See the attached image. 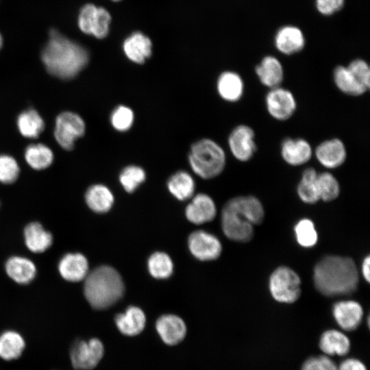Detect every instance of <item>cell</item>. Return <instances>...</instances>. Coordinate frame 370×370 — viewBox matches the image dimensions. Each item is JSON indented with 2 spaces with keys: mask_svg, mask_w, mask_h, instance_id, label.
Instances as JSON below:
<instances>
[{
  "mask_svg": "<svg viewBox=\"0 0 370 370\" xmlns=\"http://www.w3.org/2000/svg\"><path fill=\"white\" fill-rule=\"evenodd\" d=\"M347 66L358 84L367 92L370 88V69L369 64L362 59H356L352 60Z\"/></svg>",
  "mask_w": 370,
  "mask_h": 370,
  "instance_id": "obj_41",
  "label": "cell"
},
{
  "mask_svg": "<svg viewBox=\"0 0 370 370\" xmlns=\"http://www.w3.org/2000/svg\"><path fill=\"white\" fill-rule=\"evenodd\" d=\"M333 79L336 88L347 95L358 97L366 93L347 66L341 65L336 66L334 70Z\"/></svg>",
  "mask_w": 370,
  "mask_h": 370,
  "instance_id": "obj_34",
  "label": "cell"
},
{
  "mask_svg": "<svg viewBox=\"0 0 370 370\" xmlns=\"http://www.w3.org/2000/svg\"><path fill=\"white\" fill-rule=\"evenodd\" d=\"M156 331L162 341L166 345H175L184 340L186 334L184 321L175 314H164L156 323Z\"/></svg>",
  "mask_w": 370,
  "mask_h": 370,
  "instance_id": "obj_18",
  "label": "cell"
},
{
  "mask_svg": "<svg viewBox=\"0 0 370 370\" xmlns=\"http://www.w3.org/2000/svg\"><path fill=\"white\" fill-rule=\"evenodd\" d=\"M16 127L19 133L27 138H38L45 130L42 116L32 108L22 111L17 116Z\"/></svg>",
  "mask_w": 370,
  "mask_h": 370,
  "instance_id": "obj_29",
  "label": "cell"
},
{
  "mask_svg": "<svg viewBox=\"0 0 370 370\" xmlns=\"http://www.w3.org/2000/svg\"><path fill=\"white\" fill-rule=\"evenodd\" d=\"M112 1H119L121 0H112Z\"/></svg>",
  "mask_w": 370,
  "mask_h": 370,
  "instance_id": "obj_47",
  "label": "cell"
},
{
  "mask_svg": "<svg viewBox=\"0 0 370 370\" xmlns=\"http://www.w3.org/2000/svg\"><path fill=\"white\" fill-rule=\"evenodd\" d=\"M332 314L338 326L345 331H353L360 324L363 317L362 306L354 300L336 302Z\"/></svg>",
  "mask_w": 370,
  "mask_h": 370,
  "instance_id": "obj_15",
  "label": "cell"
},
{
  "mask_svg": "<svg viewBox=\"0 0 370 370\" xmlns=\"http://www.w3.org/2000/svg\"><path fill=\"white\" fill-rule=\"evenodd\" d=\"M361 273L364 279L369 282L370 281V256H366L362 262Z\"/></svg>",
  "mask_w": 370,
  "mask_h": 370,
  "instance_id": "obj_45",
  "label": "cell"
},
{
  "mask_svg": "<svg viewBox=\"0 0 370 370\" xmlns=\"http://www.w3.org/2000/svg\"><path fill=\"white\" fill-rule=\"evenodd\" d=\"M84 281V297L96 310L111 307L124 294L125 286L121 275L108 265H101L89 271Z\"/></svg>",
  "mask_w": 370,
  "mask_h": 370,
  "instance_id": "obj_3",
  "label": "cell"
},
{
  "mask_svg": "<svg viewBox=\"0 0 370 370\" xmlns=\"http://www.w3.org/2000/svg\"><path fill=\"white\" fill-rule=\"evenodd\" d=\"M338 370H367V368L359 359L349 358L343 360L338 365Z\"/></svg>",
  "mask_w": 370,
  "mask_h": 370,
  "instance_id": "obj_44",
  "label": "cell"
},
{
  "mask_svg": "<svg viewBox=\"0 0 370 370\" xmlns=\"http://www.w3.org/2000/svg\"><path fill=\"white\" fill-rule=\"evenodd\" d=\"M255 71L260 82L269 88L280 86L284 78L281 62L271 56L264 57L256 66Z\"/></svg>",
  "mask_w": 370,
  "mask_h": 370,
  "instance_id": "obj_25",
  "label": "cell"
},
{
  "mask_svg": "<svg viewBox=\"0 0 370 370\" xmlns=\"http://www.w3.org/2000/svg\"><path fill=\"white\" fill-rule=\"evenodd\" d=\"M313 280L317 290L325 296L349 295L358 288V271L349 257L326 256L316 264Z\"/></svg>",
  "mask_w": 370,
  "mask_h": 370,
  "instance_id": "obj_2",
  "label": "cell"
},
{
  "mask_svg": "<svg viewBox=\"0 0 370 370\" xmlns=\"http://www.w3.org/2000/svg\"><path fill=\"white\" fill-rule=\"evenodd\" d=\"M3 45V38L1 34L0 33V49L2 48Z\"/></svg>",
  "mask_w": 370,
  "mask_h": 370,
  "instance_id": "obj_46",
  "label": "cell"
},
{
  "mask_svg": "<svg viewBox=\"0 0 370 370\" xmlns=\"http://www.w3.org/2000/svg\"><path fill=\"white\" fill-rule=\"evenodd\" d=\"M319 348L328 356L347 355L351 347L350 340L343 332L331 329L325 331L319 339Z\"/></svg>",
  "mask_w": 370,
  "mask_h": 370,
  "instance_id": "obj_24",
  "label": "cell"
},
{
  "mask_svg": "<svg viewBox=\"0 0 370 370\" xmlns=\"http://www.w3.org/2000/svg\"><path fill=\"white\" fill-rule=\"evenodd\" d=\"M298 244L306 248L314 246L318 241V234L314 223L309 219H301L294 227Z\"/></svg>",
  "mask_w": 370,
  "mask_h": 370,
  "instance_id": "obj_37",
  "label": "cell"
},
{
  "mask_svg": "<svg viewBox=\"0 0 370 370\" xmlns=\"http://www.w3.org/2000/svg\"><path fill=\"white\" fill-rule=\"evenodd\" d=\"M345 0H316L318 11L323 15H331L340 10Z\"/></svg>",
  "mask_w": 370,
  "mask_h": 370,
  "instance_id": "obj_43",
  "label": "cell"
},
{
  "mask_svg": "<svg viewBox=\"0 0 370 370\" xmlns=\"http://www.w3.org/2000/svg\"><path fill=\"white\" fill-rule=\"evenodd\" d=\"M280 154L288 164L298 166L310 160L313 151L310 144L304 138H285L280 147Z\"/></svg>",
  "mask_w": 370,
  "mask_h": 370,
  "instance_id": "obj_17",
  "label": "cell"
},
{
  "mask_svg": "<svg viewBox=\"0 0 370 370\" xmlns=\"http://www.w3.org/2000/svg\"><path fill=\"white\" fill-rule=\"evenodd\" d=\"M84 199L88 207L94 212L99 214L109 211L114 203L112 193L101 184L89 186L85 193Z\"/></svg>",
  "mask_w": 370,
  "mask_h": 370,
  "instance_id": "obj_27",
  "label": "cell"
},
{
  "mask_svg": "<svg viewBox=\"0 0 370 370\" xmlns=\"http://www.w3.org/2000/svg\"><path fill=\"white\" fill-rule=\"evenodd\" d=\"M318 173L312 167L306 168L302 172L297 187V193L304 203L314 204L320 200L317 184Z\"/></svg>",
  "mask_w": 370,
  "mask_h": 370,
  "instance_id": "obj_31",
  "label": "cell"
},
{
  "mask_svg": "<svg viewBox=\"0 0 370 370\" xmlns=\"http://www.w3.org/2000/svg\"><path fill=\"white\" fill-rule=\"evenodd\" d=\"M217 89L223 100L232 103L236 102L243 97L244 82L237 73L225 71L217 79Z\"/></svg>",
  "mask_w": 370,
  "mask_h": 370,
  "instance_id": "obj_26",
  "label": "cell"
},
{
  "mask_svg": "<svg viewBox=\"0 0 370 370\" xmlns=\"http://www.w3.org/2000/svg\"><path fill=\"white\" fill-rule=\"evenodd\" d=\"M134 120V114L132 110L125 106L116 107L110 115L112 126L119 132H125L130 130Z\"/></svg>",
  "mask_w": 370,
  "mask_h": 370,
  "instance_id": "obj_40",
  "label": "cell"
},
{
  "mask_svg": "<svg viewBox=\"0 0 370 370\" xmlns=\"http://www.w3.org/2000/svg\"><path fill=\"white\" fill-rule=\"evenodd\" d=\"M86 132V124L78 114L71 111L60 113L56 118L53 135L55 140L64 150H72L77 139Z\"/></svg>",
  "mask_w": 370,
  "mask_h": 370,
  "instance_id": "obj_6",
  "label": "cell"
},
{
  "mask_svg": "<svg viewBox=\"0 0 370 370\" xmlns=\"http://www.w3.org/2000/svg\"><path fill=\"white\" fill-rule=\"evenodd\" d=\"M6 275L21 285L30 284L36 277L37 267L27 257L14 255L9 257L4 264Z\"/></svg>",
  "mask_w": 370,
  "mask_h": 370,
  "instance_id": "obj_16",
  "label": "cell"
},
{
  "mask_svg": "<svg viewBox=\"0 0 370 370\" xmlns=\"http://www.w3.org/2000/svg\"><path fill=\"white\" fill-rule=\"evenodd\" d=\"M301 370H338V365L330 356L323 355L307 359Z\"/></svg>",
  "mask_w": 370,
  "mask_h": 370,
  "instance_id": "obj_42",
  "label": "cell"
},
{
  "mask_svg": "<svg viewBox=\"0 0 370 370\" xmlns=\"http://www.w3.org/2000/svg\"><path fill=\"white\" fill-rule=\"evenodd\" d=\"M20 175V166L16 160L8 154H0V183L11 184Z\"/></svg>",
  "mask_w": 370,
  "mask_h": 370,
  "instance_id": "obj_39",
  "label": "cell"
},
{
  "mask_svg": "<svg viewBox=\"0 0 370 370\" xmlns=\"http://www.w3.org/2000/svg\"><path fill=\"white\" fill-rule=\"evenodd\" d=\"M228 146L232 156L238 161L250 160L256 151L255 132L249 125H237L230 134Z\"/></svg>",
  "mask_w": 370,
  "mask_h": 370,
  "instance_id": "obj_11",
  "label": "cell"
},
{
  "mask_svg": "<svg viewBox=\"0 0 370 370\" xmlns=\"http://www.w3.org/2000/svg\"><path fill=\"white\" fill-rule=\"evenodd\" d=\"M104 354L102 342L92 338L88 341H77L71 347L70 359L77 370H90L97 366Z\"/></svg>",
  "mask_w": 370,
  "mask_h": 370,
  "instance_id": "obj_8",
  "label": "cell"
},
{
  "mask_svg": "<svg viewBox=\"0 0 370 370\" xmlns=\"http://www.w3.org/2000/svg\"><path fill=\"white\" fill-rule=\"evenodd\" d=\"M269 288L271 296L275 301L292 304L301 295V279L290 267L280 266L271 274Z\"/></svg>",
  "mask_w": 370,
  "mask_h": 370,
  "instance_id": "obj_5",
  "label": "cell"
},
{
  "mask_svg": "<svg viewBox=\"0 0 370 370\" xmlns=\"http://www.w3.org/2000/svg\"><path fill=\"white\" fill-rule=\"evenodd\" d=\"M114 321L123 334L132 336L139 334L144 330L146 317L140 308L130 306L123 313L116 314Z\"/></svg>",
  "mask_w": 370,
  "mask_h": 370,
  "instance_id": "obj_23",
  "label": "cell"
},
{
  "mask_svg": "<svg viewBox=\"0 0 370 370\" xmlns=\"http://www.w3.org/2000/svg\"><path fill=\"white\" fill-rule=\"evenodd\" d=\"M221 226L225 235L234 241L248 242L254 236L253 225L243 217L230 200L221 212Z\"/></svg>",
  "mask_w": 370,
  "mask_h": 370,
  "instance_id": "obj_9",
  "label": "cell"
},
{
  "mask_svg": "<svg viewBox=\"0 0 370 370\" xmlns=\"http://www.w3.org/2000/svg\"><path fill=\"white\" fill-rule=\"evenodd\" d=\"M110 22L109 12L92 3L83 5L77 16V25L80 31L99 39L108 35Z\"/></svg>",
  "mask_w": 370,
  "mask_h": 370,
  "instance_id": "obj_7",
  "label": "cell"
},
{
  "mask_svg": "<svg viewBox=\"0 0 370 370\" xmlns=\"http://www.w3.org/2000/svg\"><path fill=\"white\" fill-rule=\"evenodd\" d=\"M169 192L180 201L190 198L195 189L193 177L188 172L180 171L172 175L168 180Z\"/></svg>",
  "mask_w": 370,
  "mask_h": 370,
  "instance_id": "obj_33",
  "label": "cell"
},
{
  "mask_svg": "<svg viewBox=\"0 0 370 370\" xmlns=\"http://www.w3.org/2000/svg\"><path fill=\"white\" fill-rule=\"evenodd\" d=\"M123 49L130 60L136 64H143L151 55L152 43L146 35L136 32L124 40Z\"/></svg>",
  "mask_w": 370,
  "mask_h": 370,
  "instance_id": "obj_21",
  "label": "cell"
},
{
  "mask_svg": "<svg viewBox=\"0 0 370 370\" xmlns=\"http://www.w3.org/2000/svg\"><path fill=\"white\" fill-rule=\"evenodd\" d=\"M58 271L61 278L69 282L84 280L89 273L86 257L79 252H68L58 261Z\"/></svg>",
  "mask_w": 370,
  "mask_h": 370,
  "instance_id": "obj_14",
  "label": "cell"
},
{
  "mask_svg": "<svg viewBox=\"0 0 370 370\" xmlns=\"http://www.w3.org/2000/svg\"><path fill=\"white\" fill-rule=\"evenodd\" d=\"M25 347L21 334L14 330H5L0 334V358L12 360L19 358Z\"/></svg>",
  "mask_w": 370,
  "mask_h": 370,
  "instance_id": "obj_32",
  "label": "cell"
},
{
  "mask_svg": "<svg viewBox=\"0 0 370 370\" xmlns=\"http://www.w3.org/2000/svg\"><path fill=\"white\" fill-rule=\"evenodd\" d=\"M275 45L281 53L291 55L304 48L305 38L299 28L286 25L281 27L276 33Z\"/></svg>",
  "mask_w": 370,
  "mask_h": 370,
  "instance_id": "obj_22",
  "label": "cell"
},
{
  "mask_svg": "<svg viewBox=\"0 0 370 370\" xmlns=\"http://www.w3.org/2000/svg\"><path fill=\"white\" fill-rule=\"evenodd\" d=\"M317 184L320 200L332 201L338 198L341 188L336 177L330 172L318 173Z\"/></svg>",
  "mask_w": 370,
  "mask_h": 370,
  "instance_id": "obj_35",
  "label": "cell"
},
{
  "mask_svg": "<svg viewBox=\"0 0 370 370\" xmlns=\"http://www.w3.org/2000/svg\"><path fill=\"white\" fill-rule=\"evenodd\" d=\"M27 164L34 170H44L50 166L54 160L53 151L43 143L29 145L25 149Z\"/></svg>",
  "mask_w": 370,
  "mask_h": 370,
  "instance_id": "obj_30",
  "label": "cell"
},
{
  "mask_svg": "<svg viewBox=\"0 0 370 370\" xmlns=\"http://www.w3.org/2000/svg\"><path fill=\"white\" fill-rule=\"evenodd\" d=\"M148 270L157 279H166L171 275L173 264L171 258L164 252H156L149 258Z\"/></svg>",
  "mask_w": 370,
  "mask_h": 370,
  "instance_id": "obj_36",
  "label": "cell"
},
{
  "mask_svg": "<svg viewBox=\"0 0 370 370\" xmlns=\"http://www.w3.org/2000/svg\"><path fill=\"white\" fill-rule=\"evenodd\" d=\"M40 57L46 71L62 80L75 77L89 61L88 51L84 46L54 28L49 32Z\"/></svg>",
  "mask_w": 370,
  "mask_h": 370,
  "instance_id": "obj_1",
  "label": "cell"
},
{
  "mask_svg": "<svg viewBox=\"0 0 370 370\" xmlns=\"http://www.w3.org/2000/svg\"><path fill=\"white\" fill-rule=\"evenodd\" d=\"M188 247L192 254L203 261L213 260L222 251L220 241L213 234L203 230L195 231L188 236Z\"/></svg>",
  "mask_w": 370,
  "mask_h": 370,
  "instance_id": "obj_12",
  "label": "cell"
},
{
  "mask_svg": "<svg viewBox=\"0 0 370 370\" xmlns=\"http://www.w3.org/2000/svg\"><path fill=\"white\" fill-rule=\"evenodd\" d=\"M265 104L269 115L281 121L290 119L297 108L294 95L280 86L270 88L265 97Z\"/></svg>",
  "mask_w": 370,
  "mask_h": 370,
  "instance_id": "obj_10",
  "label": "cell"
},
{
  "mask_svg": "<svg viewBox=\"0 0 370 370\" xmlns=\"http://www.w3.org/2000/svg\"><path fill=\"white\" fill-rule=\"evenodd\" d=\"M235 208L253 225L260 224L264 217L261 201L252 195L238 196L230 199Z\"/></svg>",
  "mask_w": 370,
  "mask_h": 370,
  "instance_id": "obj_28",
  "label": "cell"
},
{
  "mask_svg": "<svg viewBox=\"0 0 370 370\" xmlns=\"http://www.w3.org/2000/svg\"><path fill=\"white\" fill-rule=\"evenodd\" d=\"M23 239L26 247L34 254L46 251L53 242L52 234L38 221H32L25 225Z\"/></svg>",
  "mask_w": 370,
  "mask_h": 370,
  "instance_id": "obj_20",
  "label": "cell"
},
{
  "mask_svg": "<svg viewBox=\"0 0 370 370\" xmlns=\"http://www.w3.org/2000/svg\"><path fill=\"white\" fill-rule=\"evenodd\" d=\"M0 206H1V202H0Z\"/></svg>",
  "mask_w": 370,
  "mask_h": 370,
  "instance_id": "obj_48",
  "label": "cell"
},
{
  "mask_svg": "<svg viewBox=\"0 0 370 370\" xmlns=\"http://www.w3.org/2000/svg\"><path fill=\"white\" fill-rule=\"evenodd\" d=\"M119 179L125 190L132 193L145 182L146 173L140 166L130 165L122 170Z\"/></svg>",
  "mask_w": 370,
  "mask_h": 370,
  "instance_id": "obj_38",
  "label": "cell"
},
{
  "mask_svg": "<svg viewBox=\"0 0 370 370\" xmlns=\"http://www.w3.org/2000/svg\"><path fill=\"white\" fill-rule=\"evenodd\" d=\"M185 214L191 223L202 224L214 219L217 208L212 197L206 194L199 193L193 197L186 208Z\"/></svg>",
  "mask_w": 370,
  "mask_h": 370,
  "instance_id": "obj_19",
  "label": "cell"
},
{
  "mask_svg": "<svg viewBox=\"0 0 370 370\" xmlns=\"http://www.w3.org/2000/svg\"><path fill=\"white\" fill-rule=\"evenodd\" d=\"M314 155L321 165L328 169L342 166L347 158V149L344 143L333 138L320 143L314 150Z\"/></svg>",
  "mask_w": 370,
  "mask_h": 370,
  "instance_id": "obj_13",
  "label": "cell"
},
{
  "mask_svg": "<svg viewBox=\"0 0 370 370\" xmlns=\"http://www.w3.org/2000/svg\"><path fill=\"white\" fill-rule=\"evenodd\" d=\"M188 162L197 175L203 179H212L223 171L226 164L225 153L213 140L203 138L192 145Z\"/></svg>",
  "mask_w": 370,
  "mask_h": 370,
  "instance_id": "obj_4",
  "label": "cell"
}]
</instances>
